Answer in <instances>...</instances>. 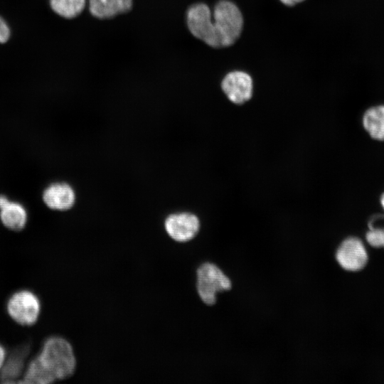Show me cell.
<instances>
[{
	"label": "cell",
	"instance_id": "cell-1",
	"mask_svg": "<svg viewBox=\"0 0 384 384\" xmlns=\"http://www.w3.org/2000/svg\"><path fill=\"white\" fill-rule=\"evenodd\" d=\"M36 356L55 380L70 378L76 368V358L71 343L59 335L46 337Z\"/></svg>",
	"mask_w": 384,
	"mask_h": 384
},
{
	"label": "cell",
	"instance_id": "cell-2",
	"mask_svg": "<svg viewBox=\"0 0 384 384\" xmlns=\"http://www.w3.org/2000/svg\"><path fill=\"white\" fill-rule=\"evenodd\" d=\"M43 304L39 295L29 288L14 291L5 302V311L15 324L21 327H33L38 323Z\"/></svg>",
	"mask_w": 384,
	"mask_h": 384
},
{
	"label": "cell",
	"instance_id": "cell-3",
	"mask_svg": "<svg viewBox=\"0 0 384 384\" xmlns=\"http://www.w3.org/2000/svg\"><path fill=\"white\" fill-rule=\"evenodd\" d=\"M213 20L220 48L233 45L239 38L243 27V18L238 7L228 0L215 6Z\"/></svg>",
	"mask_w": 384,
	"mask_h": 384
},
{
	"label": "cell",
	"instance_id": "cell-4",
	"mask_svg": "<svg viewBox=\"0 0 384 384\" xmlns=\"http://www.w3.org/2000/svg\"><path fill=\"white\" fill-rule=\"evenodd\" d=\"M231 287L230 279L216 265L205 262L198 268L196 289L201 299L206 304H214L217 294L228 291Z\"/></svg>",
	"mask_w": 384,
	"mask_h": 384
},
{
	"label": "cell",
	"instance_id": "cell-5",
	"mask_svg": "<svg viewBox=\"0 0 384 384\" xmlns=\"http://www.w3.org/2000/svg\"><path fill=\"white\" fill-rule=\"evenodd\" d=\"M186 21L193 36L209 46L220 48L210 10L206 4L192 5L188 10Z\"/></svg>",
	"mask_w": 384,
	"mask_h": 384
},
{
	"label": "cell",
	"instance_id": "cell-6",
	"mask_svg": "<svg viewBox=\"0 0 384 384\" xmlns=\"http://www.w3.org/2000/svg\"><path fill=\"white\" fill-rule=\"evenodd\" d=\"M200 225L198 216L190 212L174 213L164 220L167 235L179 242H188L195 238L199 232Z\"/></svg>",
	"mask_w": 384,
	"mask_h": 384
},
{
	"label": "cell",
	"instance_id": "cell-7",
	"mask_svg": "<svg viewBox=\"0 0 384 384\" xmlns=\"http://www.w3.org/2000/svg\"><path fill=\"white\" fill-rule=\"evenodd\" d=\"M31 350L29 344H21L8 351L5 362L0 370V383H20Z\"/></svg>",
	"mask_w": 384,
	"mask_h": 384
},
{
	"label": "cell",
	"instance_id": "cell-8",
	"mask_svg": "<svg viewBox=\"0 0 384 384\" xmlns=\"http://www.w3.org/2000/svg\"><path fill=\"white\" fill-rule=\"evenodd\" d=\"M221 87L230 101L241 105L252 97L253 82L247 73L238 70L232 71L223 79Z\"/></svg>",
	"mask_w": 384,
	"mask_h": 384
},
{
	"label": "cell",
	"instance_id": "cell-9",
	"mask_svg": "<svg viewBox=\"0 0 384 384\" xmlns=\"http://www.w3.org/2000/svg\"><path fill=\"white\" fill-rule=\"evenodd\" d=\"M336 258L342 268L349 271L362 269L368 256L362 242L356 238H348L338 247Z\"/></svg>",
	"mask_w": 384,
	"mask_h": 384
},
{
	"label": "cell",
	"instance_id": "cell-10",
	"mask_svg": "<svg viewBox=\"0 0 384 384\" xmlns=\"http://www.w3.org/2000/svg\"><path fill=\"white\" fill-rule=\"evenodd\" d=\"M43 201L52 210L65 211L74 206L75 193L68 183H54L48 186L43 191Z\"/></svg>",
	"mask_w": 384,
	"mask_h": 384
},
{
	"label": "cell",
	"instance_id": "cell-11",
	"mask_svg": "<svg viewBox=\"0 0 384 384\" xmlns=\"http://www.w3.org/2000/svg\"><path fill=\"white\" fill-rule=\"evenodd\" d=\"M0 220L8 230L18 232L26 227L28 215L22 205L0 195Z\"/></svg>",
	"mask_w": 384,
	"mask_h": 384
},
{
	"label": "cell",
	"instance_id": "cell-12",
	"mask_svg": "<svg viewBox=\"0 0 384 384\" xmlns=\"http://www.w3.org/2000/svg\"><path fill=\"white\" fill-rule=\"evenodd\" d=\"M90 12L98 18H107L129 11L132 0H88Z\"/></svg>",
	"mask_w": 384,
	"mask_h": 384
},
{
	"label": "cell",
	"instance_id": "cell-13",
	"mask_svg": "<svg viewBox=\"0 0 384 384\" xmlns=\"http://www.w3.org/2000/svg\"><path fill=\"white\" fill-rule=\"evenodd\" d=\"M362 123L371 138L384 141V105H376L368 109L363 116Z\"/></svg>",
	"mask_w": 384,
	"mask_h": 384
},
{
	"label": "cell",
	"instance_id": "cell-14",
	"mask_svg": "<svg viewBox=\"0 0 384 384\" xmlns=\"http://www.w3.org/2000/svg\"><path fill=\"white\" fill-rule=\"evenodd\" d=\"M55 381L53 375L46 369L38 358L34 355L28 361L20 383L50 384Z\"/></svg>",
	"mask_w": 384,
	"mask_h": 384
},
{
	"label": "cell",
	"instance_id": "cell-15",
	"mask_svg": "<svg viewBox=\"0 0 384 384\" xmlns=\"http://www.w3.org/2000/svg\"><path fill=\"white\" fill-rule=\"evenodd\" d=\"M49 3L56 14L65 18H73L83 11L86 0H50Z\"/></svg>",
	"mask_w": 384,
	"mask_h": 384
},
{
	"label": "cell",
	"instance_id": "cell-16",
	"mask_svg": "<svg viewBox=\"0 0 384 384\" xmlns=\"http://www.w3.org/2000/svg\"><path fill=\"white\" fill-rule=\"evenodd\" d=\"M11 37V29L6 21L0 16V43H6Z\"/></svg>",
	"mask_w": 384,
	"mask_h": 384
},
{
	"label": "cell",
	"instance_id": "cell-17",
	"mask_svg": "<svg viewBox=\"0 0 384 384\" xmlns=\"http://www.w3.org/2000/svg\"><path fill=\"white\" fill-rule=\"evenodd\" d=\"M7 353L8 351L6 350V346L0 342V370L6 358Z\"/></svg>",
	"mask_w": 384,
	"mask_h": 384
},
{
	"label": "cell",
	"instance_id": "cell-18",
	"mask_svg": "<svg viewBox=\"0 0 384 384\" xmlns=\"http://www.w3.org/2000/svg\"><path fill=\"white\" fill-rule=\"evenodd\" d=\"M304 0H280L284 4L287 6H294L298 3L303 1Z\"/></svg>",
	"mask_w": 384,
	"mask_h": 384
},
{
	"label": "cell",
	"instance_id": "cell-19",
	"mask_svg": "<svg viewBox=\"0 0 384 384\" xmlns=\"http://www.w3.org/2000/svg\"><path fill=\"white\" fill-rule=\"evenodd\" d=\"M380 204H381L383 208L384 209V193L382 194V196L380 197Z\"/></svg>",
	"mask_w": 384,
	"mask_h": 384
}]
</instances>
